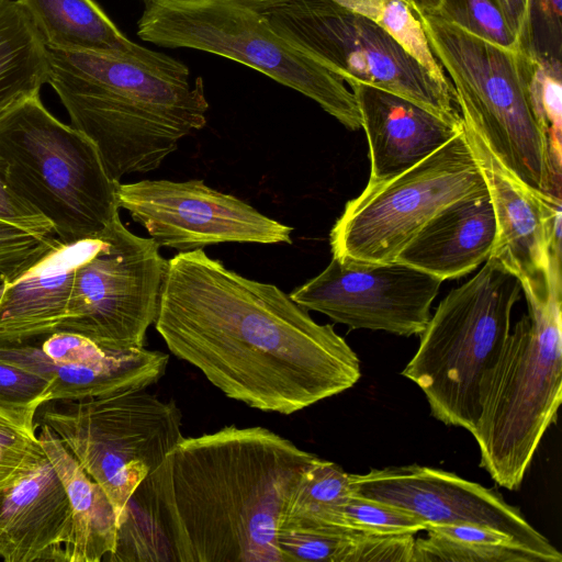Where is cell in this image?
Here are the masks:
<instances>
[{
  "instance_id": "6da1fadb",
  "label": "cell",
  "mask_w": 562,
  "mask_h": 562,
  "mask_svg": "<svg viewBox=\"0 0 562 562\" xmlns=\"http://www.w3.org/2000/svg\"><path fill=\"white\" fill-rule=\"evenodd\" d=\"M154 324L171 353L262 412L296 413L361 376L358 356L331 325L203 249L167 260Z\"/></svg>"
},
{
  "instance_id": "7a4b0ae2",
  "label": "cell",
  "mask_w": 562,
  "mask_h": 562,
  "mask_svg": "<svg viewBox=\"0 0 562 562\" xmlns=\"http://www.w3.org/2000/svg\"><path fill=\"white\" fill-rule=\"evenodd\" d=\"M318 458L260 426L182 437L131 497L109 560L284 562V507Z\"/></svg>"
},
{
  "instance_id": "3957f363",
  "label": "cell",
  "mask_w": 562,
  "mask_h": 562,
  "mask_svg": "<svg viewBox=\"0 0 562 562\" xmlns=\"http://www.w3.org/2000/svg\"><path fill=\"white\" fill-rule=\"evenodd\" d=\"M46 83L116 182L157 169L206 124L202 78L191 83L188 66L168 55L46 48Z\"/></svg>"
},
{
  "instance_id": "277c9868",
  "label": "cell",
  "mask_w": 562,
  "mask_h": 562,
  "mask_svg": "<svg viewBox=\"0 0 562 562\" xmlns=\"http://www.w3.org/2000/svg\"><path fill=\"white\" fill-rule=\"evenodd\" d=\"M561 255L548 271L520 281L528 314L510 329L481 384L480 416L471 432L480 465L507 490L520 487L562 400Z\"/></svg>"
},
{
  "instance_id": "5b68a950",
  "label": "cell",
  "mask_w": 562,
  "mask_h": 562,
  "mask_svg": "<svg viewBox=\"0 0 562 562\" xmlns=\"http://www.w3.org/2000/svg\"><path fill=\"white\" fill-rule=\"evenodd\" d=\"M415 13L432 54L449 75L463 123L516 179L561 202V176L529 101L519 49L488 43L437 14Z\"/></svg>"
},
{
  "instance_id": "8992f818",
  "label": "cell",
  "mask_w": 562,
  "mask_h": 562,
  "mask_svg": "<svg viewBox=\"0 0 562 562\" xmlns=\"http://www.w3.org/2000/svg\"><path fill=\"white\" fill-rule=\"evenodd\" d=\"M0 157L15 193L70 243L100 236L120 214L117 183L95 144L34 94L0 116Z\"/></svg>"
},
{
  "instance_id": "52a82bcc",
  "label": "cell",
  "mask_w": 562,
  "mask_h": 562,
  "mask_svg": "<svg viewBox=\"0 0 562 562\" xmlns=\"http://www.w3.org/2000/svg\"><path fill=\"white\" fill-rule=\"evenodd\" d=\"M521 285L495 258L439 303L402 375L425 394L431 415L472 432L481 384L510 331Z\"/></svg>"
},
{
  "instance_id": "ba28073f",
  "label": "cell",
  "mask_w": 562,
  "mask_h": 562,
  "mask_svg": "<svg viewBox=\"0 0 562 562\" xmlns=\"http://www.w3.org/2000/svg\"><path fill=\"white\" fill-rule=\"evenodd\" d=\"M137 35L158 46L193 48L246 65L312 99L348 130L361 127L356 98L342 78L247 8L227 0H150Z\"/></svg>"
},
{
  "instance_id": "9c48e42d",
  "label": "cell",
  "mask_w": 562,
  "mask_h": 562,
  "mask_svg": "<svg viewBox=\"0 0 562 562\" xmlns=\"http://www.w3.org/2000/svg\"><path fill=\"white\" fill-rule=\"evenodd\" d=\"M50 403L41 423L105 492L120 528L134 492L182 439L181 411L145 390Z\"/></svg>"
},
{
  "instance_id": "30bf717a",
  "label": "cell",
  "mask_w": 562,
  "mask_h": 562,
  "mask_svg": "<svg viewBox=\"0 0 562 562\" xmlns=\"http://www.w3.org/2000/svg\"><path fill=\"white\" fill-rule=\"evenodd\" d=\"M486 188L463 130L406 171L367 183L330 231L333 256L366 262L395 260L439 211Z\"/></svg>"
},
{
  "instance_id": "8fae6325",
  "label": "cell",
  "mask_w": 562,
  "mask_h": 562,
  "mask_svg": "<svg viewBox=\"0 0 562 562\" xmlns=\"http://www.w3.org/2000/svg\"><path fill=\"white\" fill-rule=\"evenodd\" d=\"M266 16L279 34L346 83L371 85L461 120L453 89L437 81L379 25L335 0H294Z\"/></svg>"
},
{
  "instance_id": "7c38bea8",
  "label": "cell",
  "mask_w": 562,
  "mask_h": 562,
  "mask_svg": "<svg viewBox=\"0 0 562 562\" xmlns=\"http://www.w3.org/2000/svg\"><path fill=\"white\" fill-rule=\"evenodd\" d=\"M159 248L153 238L132 233L117 214L97 251L77 268L59 330L110 351L144 347L167 263Z\"/></svg>"
},
{
  "instance_id": "4fadbf2b",
  "label": "cell",
  "mask_w": 562,
  "mask_h": 562,
  "mask_svg": "<svg viewBox=\"0 0 562 562\" xmlns=\"http://www.w3.org/2000/svg\"><path fill=\"white\" fill-rule=\"evenodd\" d=\"M116 198L159 247L179 252L224 243L292 244V227L202 180L119 182Z\"/></svg>"
},
{
  "instance_id": "5bb4252c",
  "label": "cell",
  "mask_w": 562,
  "mask_h": 562,
  "mask_svg": "<svg viewBox=\"0 0 562 562\" xmlns=\"http://www.w3.org/2000/svg\"><path fill=\"white\" fill-rule=\"evenodd\" d=\"M442 280L404 262H366L333 256L291 299L351 329L420 335Z\"/></svg>"
},
{
  "instance_id": "9a60e30c",
  "label": "cell",
  "mask_w": 562,
  "mask_h": 562,
  "mask_svg": "<svg viewBox=\"0 0 562 562\" xmlns=\"http://www.w3.org/2000/svg\"><path fill=\"white\" fill-rule=\"evenodd\" d=\"M351 494L397 506L426 525L474 524L496 529L532 550L543 562L562 554L518 507L492 488L440 469L411 464L350 474Z\"/></svg>"
},
{
  "instance_id": "2e32d148",
  "label": "cell",
  "mask_w": 562,
  "mask_h": 562,
  "mask_svg": "<svg viewBox=\"0 0 562 562\" xmlns=\"http://www.w3.org/2000/svg\"><path fill=\"white\" fill-rule=\"evenodd\" d=\"M493 203L497 235L491 252L520 281L543 276L560 254L561 202L549 200L516 179L481 137L462 121Z\"/></svg>"
},
{
  "instance_id": "e0dca14e",
  "label": "cell",
  "mask_w": 562,
  "mask_h": 562,
  "mask_svg": "<svg viewBox=\"0 0 562 562\" xmlns=\"http://www.w3.org/2000/svg\"><path fill=\"white\" fill-rule=\"evenodd\" d=\"M356 98L370 156L369 183L414 167L462 131L452 121L391 91L359 81L348 83Z\"/></svg>"
},
{
  "instance_id": "ac0fdd59",
  "label": "cell",
  "mask_w": 562,
  "mask_h": 562,
  "mask_svg": "<svg viewBox=\"0 0 562 562\" xmlns=\"http://www.w3.org/2000/svg\"><path fill=\"white\" fill-rule=\"evenodd\" d=\"M72 515L49 460L0 491V559L68 562Z\"/></svg>"
},
{
  "instance_id": "d6986e66",
  "label": "cell",
  "mask_w": 562,
  "mask_h": 562,
  "mask_svg": "<svg viewBox=\"0 0 562 562\" xmlns=\"http://www.w3.org/2000/svg\"><path fill=\"white\" fill-rule=\"evenodd\" d=\"M101 243L102 234L70 243L57 238L29 268L1 282L0 345L25 342L60 329L75 272Z\"/></svg>"
},
{
  "instance_id": "ffe728a7",
  "label": "cell",
  "mask_w": 562,
  "mask_h": 562,
  "mask_svg": "<svg viewBox=\"0 0 562 562\" xmlns=\"http://www.w3.org/2000/svg\"><path fill=\"white\" fill-rule=\"evenodd\" d=\"M496 235L494 207L486 187L439 211L395 260L442 281L458 279L488 259Z\"/></svg>"
},
{
  "instance_id": "44dd1931",
  "label": "cell",
  "mask_w": 562,
  "mask_h": 562,
  "mask_svg": "<svg viewBox=\"0 0 562 562\" xmlns=\"http://www.w3.org/2000/svg\"><path fill=\"white\" fill-rule=\"evenodd\" d=\"M40 443L55 469L68 497L72 515V539L68 562H100L115 552L117 521L113 506L67 450L56 434L40 424Z\"/></svg>"
},
{
  "instance_id": "7402d4cb",
  "label": "cell",
  "mask_w": 562,
  "mask_h": 562,
  "mask_svg": "<svg viewBox=\"0 0 562 562\" xmlns=\"http://www.w3.org/2000/svg\"><path fill=\"white\" fill-rule=\"evenodd\" d=\"M0 359L46 380L48 402H60L145 390L162 378L169 356L159 351L155 358L132 367L97 370L55 362L41 347L21 342L0 345Z\"/></svg>"
},
{
  "instance_id": "603a6c76",
  "label": "cell",
  "mask_w": 562,
  "mask_h": 562,
  "mask_svg": "<svg viewBox=\"0 0 562 562\" xmlns=\"http://www.w3.org/2000/svg\"><path fill=\"white\" fill-rule=\"evenodd\" d=\"M284 562H412L414 533L383 535L339 525L281 524Z\"/></svg>"
},
{
  "instance_id": "cb8c5ba5",
  "label": "cell",
  "mask_w": 562,
  "mask_h": 562,
  "mask_svg": "<svg viewBox=\"0 0 562 562\" xmlns=\"http://www.w3.org/2000/svg\"><path fill=\"white\" fill-rule=\"evenodd\" d=\"M46 48L138 53L144 49L94 0H18Z\"/></svg>"
},
{
  "instance_id": "d4e9b609",
  "label": "cell",
  "mask_w": 562,
  "mask_h": 562,
  "mask_svg": "<svg viewBox=\"0 0 562 562\" xmlns=\"http://www.w3.org/2000/svg\"><path fill=\"white\" fill-rule=\"evenodd\" d=\"M46 46L18 0H0V116L40 94L46 83Z\"/></svg>"
},
{
  "instance_id": "484cf974",
  "label": "cell",
  "mask_w": 562,
  "mask_h": 562,
  "mask_svg": "<svg viewBox=\"0 0 562 562\" xmlns=\"http://www.w3.org/2000/svg\"><path fill=\"white\" fill-rule=\"evenodd\" d=\"M415 539L412 562H543L496 529L474 524L434 525Z\"/></svg>"
},
{
  "instance_id": "4316f807",
  "label": "cell",
  "mask_w": 562,
  "mask_h": 562,
  "mask_svg": "<svg viewBox=\"0 0 562 562\" xmlns=\"http://www.w3.org/2000/svg\"><path fill=\"white\" fill-rule=\"evenodd\" d=\"M351 495L350 474L318 458L302 474L289 498L281 524H342L341 508Z\"/></svg>"
},
{
  "instance_id": "83f0119b",
  "label": "cell",
  "mask_w": 562,
  "mask_h": 562,
  "mask_svg": "<svg viewBox=\"0 0 562 562\" xmlns=\"http://www.w3.org/2000/svg\"><path fill=\"white\" fill-rule=\"evenodd\" d=\"M518 56L531 108L548 137L553 168L561 176V59L532 44H521Z\"/></svg>"
},
{
  "instance_id": "f1b7e54d",
  "label": "cell",
  "mask_w": 562,
  "mask_h": 562,
  "mask_svg": "<svg viewBox=\"0 0 562 562\" xmlns=\"http://www.w3.org/2000/svg\"><path fill=\"white\" fill-rule=\"evenodd\" d=\"M374 22L414 57L437 81L453 89L432 54L425 30L404 0H335Z\"/></svg>"
},
{
  "instance_id": "f546056e",
  "label": "cell",
  "mask_w": 562,
  "mask_h": 562,
  "mask_svg": "<svg viewBox=\"0 0 562 562\" xmlns=\"http://www.w3.org/2000/svg\"><path fill=\"white\" fill-rule=\"evenodd\" d=\"M40 407L0 405V491L33 471L46 454L37 437Z\"/></svg>"
},
{
  "instance_id": "4dcf8cb0",
  "label": "cell",
  "mask_w": 562,
  "mask_h": 562,
  "mask_svg": "<svg viewBox=\"0 0 562 562\" xmlns=\"http://www.w3.org/2000/svg\"><path fill=\"white\" fill-rule=\"evenodd\" d=\"M436 14L505 49L518 50L522 44L509 27L496 0H442Z\"/></svg>"
},
{
  "instance_id": "1f68e13d",
  "label": "cell",
  "mask_w": 562,
  "mask_h": 562,
  "mask_svg": "<svg viewBox=\"0 0 562 562\" xmlns=\"http://www.w3.org/2000/svg\"><path fill=\"white\" fill-rule=\"evenodd\" d=\"M346 527L383 535L416 533L427 525L416 515L380 501L350 495L341 508Z\"/></svg>"
},
{
  "instance_id": "d6a6232c",
  "label": "cell",
  "mask_w": 562,
  "mask_h": 562,
  "mask_svg": "<svg viewBox=\"0 0 562 562\" xmlns=\"http://www.w3.org/2000/svg\"><path fill=\"white\" fill-rule=\"evenodd\" d=\"M56 241L54 235L36 234L0 218V282L14 279Z\"/></svg>"
},
{
  "instance_id": "836d02e7",
  "label": "cell",
  "mask_w": 562,
  "mask_h": 562,
  "mask_svg": "<svg viewBox=\"0 0 562 562\" xmlns=\"http://www.w3.org/2000/svg\"><path fill=\"white\" fill-rule=\"evenodd\" d=\"M49 383L43 378L0 359V405L9 408L48 402Z\"/></svg>"
},
{
  "instance_id": "e575fe53",
  "label": "cell",
  "mask_w": 562,
  "mask_h": 562,
  "mask_svg": "<svg viewBox=\"0 0 562 562\" xmlns=\"http://www.w3.org/2000/svg\"><path fill=\"white\" fill-rule=\"evenodd\" d=\"M0 218L26 231L50 236L52 224L12 189L7 175V166L0 157Z\"/></svg>"
},
{
  "instance_id": "d590c367",
  "label": "cell",
  "mask_w": 562,
  "mask_h": 562,
  "mask_svg": "<svg viewBox=\"0 0 562 562\" xmlns=\"http://www.w3.org/2000/svg\"><path fill=\"white\" fill-rule=\"evenodd\" d=\"M505 19L522 44H531L532 0H496Z\"/></svg>"
},
{
  "instance_id": "8d00e7d4",
  "label": "cell",
  "mask_w": 562,
  "mask_h": 562,
  "mask_svg": "<svg viewBox=\"0 0 562 562\" xmlns=\"http://www.w3.org/2000/svg\"><path fill=\"white\" fill-rule=\"evenodd\" d=\"M536 1L539 13L542 16L551 35L557 37L560 43L561 40V13L562 0H532Z\"/></svg>"
},
{
  "instance_id": "74e56055",
  "label": "cell",
  "mask_w": 562,
  "mask_h": 562,
  "mask_svg": "<svg viewBox=\"0 0 562 562\" xmlns=\"http://www.w3.org/2000/svg\"><path fill=\"white\" fill-rule=\"evenodd\" d=\"M254 12L267 15L294 0H227Z\"/></svg>"
},
{
  "instance_id": "f35d334b",
  "label": "cell",
  "mask_w": 562,
  "mask_h": 562,
  "mask_svg": "<svg viewBox=\"0 0 562 562\" xmlns=\"http://www.w3.org/2000/svg\"><path fill=\"white\" fill-rule=\"evenodd\" d=\"M417 13L436 14L442 0H404Z\"/></svg>"
},
{
  "instance_id": "ab89813d",
  "label": "cell",
  "mask_w": 562,
  "mask_h": 562,
  "mask_svg": "<svg viewBox=\"0 0 562 562\" xmlns=\"http://www.w3.org/2000/svg\"><path fill=\"white\" fill-rule=\"evenodd\" d=\"M144 1L146 2V1H150V0H144ZM180 1H182V0H180Z\"/></svg>"
}]
</instances>
